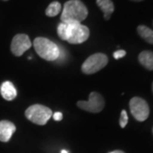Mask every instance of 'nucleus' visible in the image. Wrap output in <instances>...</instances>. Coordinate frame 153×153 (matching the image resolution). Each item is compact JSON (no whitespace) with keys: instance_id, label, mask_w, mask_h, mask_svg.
<instances>
[{"instance_id":"22","label":"nucleus","mask_w":153,"mask_h":153,"mask_svg":"<svg viewBox=\"0 0 153 153\" xmlns=\"http://www.w3.org/2000/svg\"><path fill=\"white\" fill-rule=\"evenodd\" d=\"M3 1H8V0H3Z\"/></svg>"},{"instance_id":"10","label":"nucleus","mask_w":153,"mask_h":153,"mask_svg":"<svg viewBox=\"0 0 153 153\" xmlns=\"http://www.w3.org/2000/svg\"><path fill=\"white\" fill-rule=\"evenodd\" d=\"M0 93L3 96V98L9 101L16 99L17 95L16 88H15L14 84L10 81H5L2 83L0 87Z\"/></svg>"},{"instance_id":"19","label":"nucleus","mask_w":153,"mask_h":153,"mask_svg":"<svg viewBox=\"0 0 153 153\" xmlns=\"http://www.w3.org/2000/svg\"><path fill=\"white\" fill-rule=\"evenodd\" d=\"M61 153H69L67 151H66V150H62L61 151Z\"/></svg>"},{"instance_id":"8","label":"nucleus","mask_w":153,"mask_h":153,"mask_svg":"<svg viewBox=\"0 0 153 153\" xmlns=\"http://www.w3.org/2000/svg\"><path fill=\"white\" fill-rule=\"evenodd\" d=\"M32 42L27 34H16L11 42L10 49L12 54L16 56H22L27 50L32 47Z\"/></svg>"},{"instance_id":"7","label":"nucleus","mask_w":153,"mask_h":153,"mask_svg":"<svg viewBox=\"0 0 153 153\" xmlns=\"http://www.w3.org/2000/svg\"><path fill=\"white\" fill-rule=\"evenodd\" d=\"M129 107L133 117L139 122H144L148 118L150 108L147 102L140 97H134L129 101Z\"/></svg>"},{"instance_id":"9","label":"nucleus","mask_w":153,"mask_h":153,"mask_svg":"<svg viewBox=\"0 0 153 153\" xmlns=\"http://www.w3.org/2000/svg\"><path fill=\"white\" fill-rule=\"evenodd\" d=\"M16 130V125L10 121H0V141L8 142L10 141L13 134Z\"/></svg>"},{"instance_id":"17","label":"nucleus","mask_w":153,"mask_h":153,"mask_svg":"<svg viewBox=\"0 0 153 153\" xmlns=\"http://www.w3.org/2000/svg\"><path fill=\"white\" fill-rule=\"evenodd\" d=\"M53 118L55 121H61L62 118H63V115L60 111H57V112H55V114L53 115Z\"/></svg>"},{"instance_id":"1","label":"nucleus","mask_w":153,"mask_h":153,"mask_svg":"<svg viewBox=\"0 0 153 153\" xmlns=\"http://www.w3.org/2000/svg\"><path fill=\"white\" fill-rule=\"evenodd\" d=\"M59 38L71 44L84 43L89 37V29L77 22H60L57 27Z\"/></svg>"},{"instance_id":"18","label":"nucleus","mask_w":153,"mask_h":153,"mask_svg":"<svg viewBox=\"0 0 153 153\" xmlns=\"http://www.w3.org/2000/svg\"><path fill=\"white\" fill-rule=\"evenodd\" d=\"M115 153H125L124 152H123V151H120V150H116L114 151Z\"/></svg>"},{"instance_id":"13","label":"nucleus","mask_w":153,"mask_h":153,"mask_svg":"<svg viewBox=\"0 0 153 153\" xmlns=\"http://www.w3.org/2000/svg\"><path fill=\"white\" fill-rule=\"evenodd\" d=\"M137 33L148 44H153V30L151 28L140 25L137 27Z\"/></svg>"},{"instance_id":"6","label":"nucleus","mask_w":153,"mask_h":153,"mask_svg":"<svg viewBox=\"0 0 153 153\" xmlns=\"http://www.w3.org/2000/svg\"><path fill=\"white\" fill-rule=\"evenodd\" d=\"M76 105L88 112L91 113H99L105 107V100L100 94L97 92H91L88 96V100H79L77 101Z\"/></svg>"},{"instance_id":"15","label":"nucleus","mask_w":153,"mask_h":153,"mask_svg":"<svg viewBox=\"0 0 153 153\" xmlns=\"http://www.w3.org/2000/svg\"><path fill=\"white\" fill-rule=\"evenodd\" d=\"M128 114H127V111L125 110H123L122 112H121L120 119H119V124H120L121 128H125L127 123H128Z\"/></svg>"},{"instance_id":"4","label":"nucleus","mask_w":153,"mask_h":153,"mask_svg":"<svg viewBox=\"0 0 153 153\" xmlns=\"http://www.w3.org/2000/svg\"><path fill=\"white\" fill-rule=\"evenodd\" d=\"M52 115L51 109L40 104L33 105L25 111V116L28 120L38 125H45Z\"/></svg>"},{"instance_id":"20","label":"nucleus","mask_w":153,"mask_h":153,"mask_svg":"<svg viewBox=\"0 0 153 153\" xmlns=\"http://www.w3.org/2000/svg\"><path fill=\"white\" fill-rule=\"evenodd\" d=\"M131 1H134V2H141L143 0H131Z\"/></svg>"},{"instance_id":"5","label":"nucleus","mask_w":153,"mask_h":153,"mask_svg":"<svg viewBox=\"0 0 153 153\" xmlns=\"http://www.w3.org/2000/svg\"><path fill=\"white\" fill-rule=\"evenodd\" d=\"M108 63V57L105 54L97 53L88 57L86 60L82 63L81 70L87 75L96 73L97 71L103 69Z\"/></svg>"},{"instance_id":"3","label":"nucleus","mask_w":153,"mask_h":153,"mask_svg":"<svg viewBox=\"0 0 153 153\" xmlns=\"http://www.w3.org/2000/svg\"><path fill=\"white\" fill-rule=\"evenodd\" d=\"M33 47L41 58L48 61H56L60 56V47L48 38L38 37L33 41Z\"/></svg>"},{"instance_id":"11","label":"nucleus","mask_w":153,"mask_h":153,"mask_svg":"<svg viewBox=\"0 0 153 153\" xmlns=\"http://www.w3.org/2000/svg\"><path fill=\"white\" fill-rule=\"evenodd\" d=\"M96 4L103 12L105 20H110L115 10L113 2L111 0H96Z\"/></svg>"},{"instance_id":"23","label":"nucleus","mask_w":153,"mask_h":153,"mask_svg":"<svg viewBox=\"0 0 153 153\" xmlns=\"http://www.w3.org/2000/svg\"><path fill=\"white\" fill-rule=\"evenodd\" d=\"M152 132H153V129H152Z\"/></svg>"},{"instance_id":"14","label":"nucleus","mask_w":153,"mask_h":153,"mask_svg":"<svg viewBox=\"0 0 153 153\" xmlns=\"http://www.w3.org/2000/svg\"><path fill=\"white\" fill-rule=\"evenodd\" d=\"M61 11V4L58 1H53L51 4H49V5L47 7L45 14L46 16L49 17H55L58 14H60Z\"/></svg>"},{"instance_id":"2","label":"nucleus","mask_w":153,"mask_h":153,"mask_svg":"<svg viewBox=\"0 0 153 153\" xmlns=\"http://www.w3.org/2000/svg\"><path fill=\"white\" fill-rule=\"evenodd\" d=\"M88 11L85 4L80 0H69L64 4L60 16L61 22L81 23L88 16Z\"/></svg>"},{"instance_id":"12","label":"nucleus","mask_w":153,"mask_h":153,"mask_svg":"<svg viewBox=\"0 0 153 153\" xmlns=\"http://www.w3.org/2000/svg\"><path fill=\"white\" fill-rule=\"evenodd\" d=\"M138 60L146 69L153 71V52L149 50L142 51L139 55Z\"/></svg>"},{"instance_id":"21","label":"nucleus","mask_w":153,"mask_h":153,"mask_svg":"<svg viewBox=\"0 0 153 153\" xmlns=\"http://www.w3.org/2000/svg\"><path fill=\"white\" fill-rule=\"evenodd\" d=\"M152 92H153V82H152Z\"/></svg>"},{"instance_id":"16","label":"nucleus","mask_w":153,"mask_h":153,"mask_svg":"<svg viewBox=\"0 0 153 153\" xmlns=\"http://www.w3.org/2000/svg\"><path fill=\"white\" fill-rule=\"evenodd\" d=\"M125 55L126 51L125 50H123V49H118V50L115 51L114 53H113V57H114V59H116V60L121 59V58L124 57Z\"/></svg>"}]
</instances>
